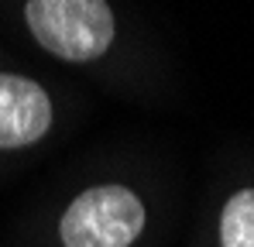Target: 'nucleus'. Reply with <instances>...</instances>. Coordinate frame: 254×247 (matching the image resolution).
Here are the masks:
<instances>
[{
    "label": "nucleus",
    "mask_w": 254,
    "mask_h": 247,
    "mask_svg": "<svg viewBox=\"0 0 254 247\" xmlns=\"http://www.w3.org/2000/svg\"><path fill=\"white\" fill-rule=\"evenodd\" d=\"M220 244L254 247V189H241L220 213Z\"/></svg>",
    "instance_id": "4"
},
{
    "label": "nucleus",
    "mask_w": 254,
    "mask_h": 247,
    "mask_svg": "<svg viewBox=\"0 0 254 247\" xmlns=\"http://www.w3.org/2000/svg\"><path fill=\"white\" fill-rule=\"evenodd\" d=\"M144 230V203L127 185H93L62 216L65 247H130Z\"/></svg>",
    "instance_id": "2"
},
{
    "label": "nucleus",
    "mask_w": 254,
    "mask_h": 247,
    "mask_svg": "<svg viewBox=\"0 0 254 247\" xmlns=\"http://www.w3.org/2000/svg\"><path fill=\"white\" fill-rule=\"evenodd\" d=\"M24 17L38 45L65 62H93L114 41V10L103 0H31Z\"/></svg>",
    "instance_id": "1"
},
{
    "label": "nucleus",
    "mask_w": 254,
    "mask_h": 247,
    "mask_svg": "<svg viewBox=\"0 0 254 247\" xmlns=\"http://www.w3.org/2000/svg\"><path fill=\"white\" fill-rule=\"evenodd\" d=\"M52 124V100L38 82L0 72V148H28Z\"/></svg>",
    "instance_id": "3"
}]
</instances>
